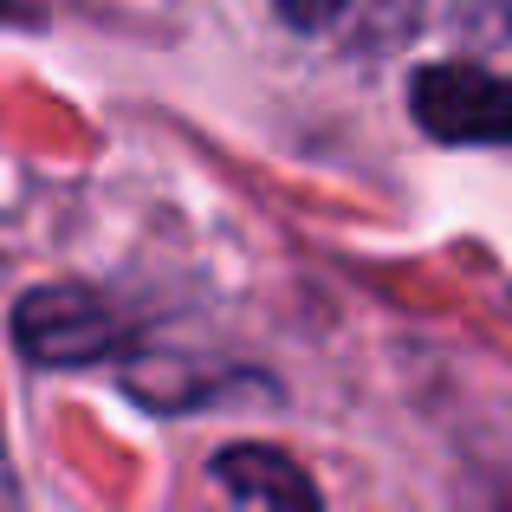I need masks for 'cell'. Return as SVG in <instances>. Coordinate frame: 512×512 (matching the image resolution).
<instances>
[{
	"instance_id": "3957f363",
	"label": "cell",
	"mask_w": 512,
	"mask_h": 512,
	"mask_svg": "<svg viewBox=\"0 0 512 512\" xmlns=\"http://www.w3.org/2000/svg\"><path fill=\"white\" fill-rule=\"evenodd\" d=\"M214 474L234 493H247V500H260L273 512H325L318 506V487L279 448H221L214 454Z\"/></svg>"
},
{
	"instance_id": "6da1fadb",
	"label": "cell",
	"mask_w": 512,
	"mask_h": 512,
	"mask_svg": "<svg viewBox=\"0 0 512 512\" xmlns=\"http://www.w3.org/2000/svg\"><path fill=\"white\" fill-rule=\"evenodd\" d=\"M13 338L33 363H91L130 338V325L85 286H39L13 312Z\"/></svg>"
},
{
	"instance_id": "7a4b0ae2",
	"label": "cell",
	"mask_w": 512,
	"mask_h": 512,
	"mask_svg": "<svg viewBox=\"0 0 512 512\" xmlns=\"http://www.w3.org/2000/svg\"><path fill=\"white\" fill-rule=\"evenodd\" d=\"M415 117L448 143H512V78L487 65H428L415 72Z\"/></svg>"
},
{
	"instance_id": "277c9868",
	"label": "cell",
	"mask_w": 512,
	"mask_h": 512,
	"mask_svg": "<svg viewBox=\"0 0 512 512\" xmlns=\"http://www.w3.org/2000/svg\"><path fill=\"white\" fill-rule=\"evenodd\" d=\"M273 7H279V20H292V26H305V33H312V26H331V20H338L350 0H273Z\"/></svg>"
}]
</instances>
